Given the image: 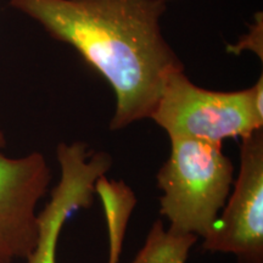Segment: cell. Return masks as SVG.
<instances>
[{"instance_id": "cell-1", "label": "cell", "mask_w": 263, "mask_h": 263, "mask_svg": "<svg viewBox=\"0 0 263 263\" xmlns=\"http://www.w3.org/2000/svg\"><path fill=\"white\" fill-rule=\"evenodd\" d=\"M52 38L73 47L116 97L112 130L150 118L167 77L184 70L166 42L164 0H11Z\"/></svg>"}, {"instance_id": "cell-2", "label": "cell", "mask_w": 263, "mask_h": 263, "mask_svg": "<svg viewBox=\"0 0 263 263\" xmlns=\"http://www.w3.org/2000/svg\"><path fill=\"white\" fill-rule=\"evenodd\" d=\"M171 151L157 173L160 213L171 232L203 239L218 218L234 183V166L222 145L170 138Z\"/></svg>"}, {"instance_id": "cell-3", "label": "cell", "mask_w": 263, "mask_h": 263, "mask_svg": "<svg viewBox=\"0 0 263 263\" xmlns=\"http://www.w3.org/2000/svg\"><path fill=\"white\" fill-rule=\"evenodd\" d=\"M263 77L251 88L216 91L197 87L176 71L167 77L150 118L170 138H188L222 145L263 129Z\"/></svg>"}, {"instance_id": "cell-4", "label": "cell", "mask_w": 263, "mask_h": 263, "mask_svg": "<svg viewBox=\"0 0 263 263\" xmlns=\"http://www.w3.org/2000/svg\"><path fill=\"white\" fill-rule=\"evenodd\" d=\"M211 252L233 254L248 261L263 255V129L242 138L240 168L222 213L202 241Z\"/></svg>"}, {"instance_id": "cell-5", "label": "cell", "mask_w": 263, "mask_h": 263, "mask_svg": "<svg viewBox=\"0 0 263 263\" xmlns=\"http://www.w3.org/2000/svg\"><path fill=\"white\" fill-rule=\"evenodd\" d=\"M50 168L41 153H0V263L26 259L39 236L38 203L48 192Z\"/></svg>"}, {"instance_id": "cell-6", "label": "cell", "mask_w": 263, "mask_h": 263, "mask_svg": "<svg viewBox=\"0 0 263 263\" xmlns=\"http://www.w3.org/2000/svg\"><path fill=\"white\" fill-rule=\"evenodd\" d=\"M57 157L60 180L39 213L38 241L26 258L27 263H57L58 240L65 222L76 211L93 203L97 180L112 166L108 154L91 150L82 141L59 144Z\"/></svg>"}, {"instance_id": "cell-7", "label": "cell", "mask_w": 263, "mask_h": 263, "mask_svg": "<svg viewBox=\"0 0 263 263\" xmlns=\"http://www.w3.org/2000/svg\"><path fill=\"white\" fill-rule=\"evenodd\" d=\"M194 234H177L164 230L157 221L150 229L145 244L130 263H185L189 250L197 241Z\"/></svg>"}, {"instance_id": "cell-8", "label": "cell", "mask_w": 263, "mask_h": 263, "mask_svg": "<svg viewBox=\"0 0 263 263\" xmlns=\"http://www.w3.org/2000/svg\"><path fill=\"white\" fill-rule=\"evenodd\" d=\"M262 14L259 12L257 18H256L255 25L250 29L249 34L242 37L241 41L234 45V47H228V51L240 52L248 49V50H254L262 59Z\"/></svg>"}, {"instance_id": "cell-9", "label": "cell", "mask_w": 263, "mask_h": 263, "mask_svg": "<svg viewBox=\"0 0 263 263\" xmlns=\"http://www.w3.org/2000/svg\"><path fill=\"white\" fill-rule=\"evenodd\" d=\"M3 144H4V138H3V134L0 133V147L3 146Z\"/></svg>"}, {"instance_id": "cell-10", "label": "cell", "mask_w": 263, "mask_h": 263, "mask_svg": "<svg viewBox=\"0 0 263 263\" xmlns=\"http://www.w3.org/2000/svg\"><path fill=\"white\" fill-rule=\"evenodd\" d=\"M164 2H168V0H164Z\"/></svg>"}]
</instances>
